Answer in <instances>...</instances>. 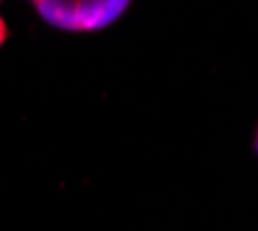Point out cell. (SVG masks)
<instances>
[{"mask_svg": "<svg viewBox=\"0 0 258 231\" xmlns=\"http://www.w3.org/2000/svg\"><path fill=\"white\" fill-rule=\"evenodd\" d=\"M48 26L67 32H95L115 23L132 0H30Z\"/></svg>", "mask_w": 258, "mask_h": 231, "instance_id": "1", "label": "cell"}, {"mask_svg": "<svg viewBox=\"0 0 258 231\" xmlns=\"http://www.w3.org/2000/svg\"><path fill=\"white\" fill-rule=\"evenodd\" d=\"M5 39H7V26H5V21H3V16H0V47L5 44Z\"/></svg>", "mask_w": 258, "mask_h": 231, "instance_id": "2", "label": "cell"}, {"mask_svg": "<svg viewBox=\"0 0 258 231\" xmlns=\"http://www.w3.org/2000/svg\"><path fill=\"white\" fill-rule=\"evenodd\" d=\"M256 151H258V134H256Z\"/></svg>", "mask_w": 258, "mask_h": 231, "instance_id": "3", "label": "cell"}]
</instances>
